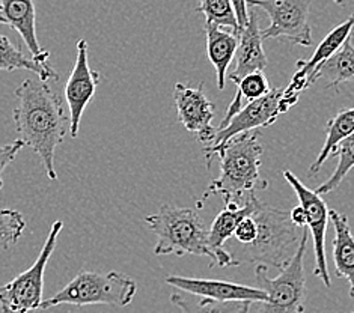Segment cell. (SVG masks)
Masks as SVG:
<instances>
[{
  "label": "cell",
  "instance_id": "9",
  "mask_svg": "<svg viewBox=\"0 0 354 313\" xmlns=\"http://www.w3.org/2000/svg\"><path fill=\"white\" fill-rule=\"evenodd\" d=\"M310 3L312 0H248V6L259 8L268 15V28L261 30L264 39L285 38L303 47L312 46Z\"/></svg>",
  "mask_w": 354,
  "mask_h": 313
},
{
  "label": "cell",
  "instance_id": "4",
  "mask_svg": "<svg viewBox=\"0 0 354 313\" xmlns=\"http://www.w3.org/2000/svg\"><path fill=\"white\" fill-rule=\"evenodd\" d=\"M254 217L258 225L257 238L254 243L244 245V258L255 265L281 269L297 250L301 236L300 227L291 222L290 213L268 207L263 202Z\"/></svg>",
  "mask_w": 354,
  "mask_h": 313
},
{
  "label": "cell",
  "instance_id": "5",
  "mask_svg": "<svg viewBox=\"0 0 354 313\" xmlns=\"http://www.w3.org/2000/svg\"><path fill=\"white\" fill-rule=\"evenodd\" d=\"M136 292V282L122 273L80 272L52 298L43 300L39 310H47L62 304L79 307L92 306V304L125 307L133 301Z\"/></svg>",
  "mask_w": 354,
  "mask_h": 313
},
{
  "label": "cell",
  "instance_id": "18",
  "mask_svg": "<svg viewBox=\"0 0 354 313\" xmlns=\"http://www.w3.org/2000/svg\"><path fill=\"white\" fill-rule=\"evenodd\" d=\"M328 216L335 229V238L332 241L335 272L336 276L348 282L350 297L354 298V235L348 217L336 209H328Z\"/></svg>",
  "mask_w": 354,
  "mask_h": 313
},
{
  "label": "cell",
  "instance_id": "29",
  "mask_svg": "<svg viewBox=\"0 0 354 313\" xmlns=\"http://www.w3.org/2000/svg\"><path fill=\"white\" fill-rule=\"evenodd\" d=\"M257 232H258V225H257V220H255L254 214H252V216L244 217L237 225L234 236L240 244L248 245L250 243H254V240L257 238Z\"/></svg>",
  "mask_w": 354,
  "mask_h": 313
},
{
  "label": "cell",
  "instance_id": "3",
  "mask_svg": "<svg viewBox=\"0 0 354 313\" xmlns=\"http://www.w3.org/2000/svg\"><path fill=\"white\" fill-rule=\"evenodd\" d=\"M145 223L157 236L154 253L165 255L207 256L213 262L208 245V229L196 209L162 205L157 213L145 217Z\"/></svg>",
  "mask_w": 354,
  "mask_h": 313
},
{
  "label": "cell",
  "instance_id": "27",
  "mask_svg": "<svg viewBox=\"0 0 354 313\" xmlns=\"http://www.w3.org/2000/svg\"><path fill=\"white\" fill-rule=\"evenodd\" d=\"M26 229V220L20 211L0 209V249L10 250L20 241Z\"/></svg>",
  "mask_w": 354,
  "mask_h": 313
},
{
  "label": "cell",
  "instance_id": "12",
  "mask_svg": "<svg viewBox=\"0 0 354 313\" xmlns=\"http://www.w3.org/2000/svg\"><path fill=\"white\" fill-rule=\"evenodd\" d=\"M88 52V41L79 39L75 62L64 89V97L70 110V134L73 139L79 136L83 113L94 99L98 84L101 83V74L91 68Z\"/></svg>",
  "mask_w": 354,
  "mask_h": 313
},
{
  "label": "cell",
  "instance_id": "10",
  "mask_svg": "<svg viewBox=\"0 0 354 313\" xmlns=\"http://www.w3.org/2000/svg\"><path fill=\"white\" fill-rule=\"evenodd\" d=\"M354 28V14H351L347 20L338 24L333 30L327 33V37L319 42L315 48L314 55H312L306 61L299 59L297 62V71L292 75V79L288 84V88L283 89L282 98H281V107L285 113L286 110L291 108L297 103L299 95L303 91L308 89L310 84L315 83V75L327 59H330L338 50L342 47L345 39L350 38L351 30Z\"/></svg>",
  "mask_w": 354,
  "mask_h": 313
},
{
  "label": "cell",
  "instance_id": "7",
  "mask_svg": "<svg viewBox=\"0 0 354 313\" xmlns=\"http://www.w3.org/2000/svg\"><path fill=\"white\" fill-rule=\"evenodd\" d=\"M62 229L64 222L62 220H56L47 235L43 249H41L32 267L0 287V295H2L0 304H2L3 313H30L39 309L41 303L44 300L43 292L46 268L56 249L59 235H61Z\"/></svg>",
  "mask_w": 354,
  "mask_h": 313
},
{
  "label": "cell",
  "instance_id": "24",
  "mask_svg": "<svg viewBox=\"0 0 354 313\" xmlns=\"http://www.w3.org/2000/svg\"><path fill=\"white\" fill-rule=\"evenodd\" d=\"M268 91H270V84L264 71H257V73L244 75V77L237 83V94H235V97L232 98L230 107L226 110L223 121L218 126H223L227 121H230L231 116L237 113L243 107L244 101H248L249 103V101L261 98L263 95H266Z\"/></svg>",
  "mask_w": 354,
  "mask_h": 313
},
{
  "label": "cell",
  "instance_id": "14",
  "mask_svg": "<svg viewBox=\"0 0 354 313\" xmlns=\"http://www.w3.org/2000/svg\"><path fill=\"white\" fill-rule=\"evenodd\" d=\"M261 205V200L255 193L249 194L241 205H227L223 211L217 214L214 222L208 229V245L213 253L212 268L214 267H237L241 262L235 259L234 255L225 249V243L232 238L235 227L244 217L252 216Z\"/></svg>",
  "mask_w": 354,
  "mask_h": 313
},
{
  "label": "cell",
  "instance_id": "2",
  "mask_svg": "<svg viewBox=\"0 0 354 313\" xmlns=\"http://www.w3.org/2000/svg\"><path fill=\"white\" fill-rule=\"evenodd\" d=\"M221 163V175L208 185L204 196L198 202V208L214 196H221L227 205H241L249 194L268 187L259 175L263 145L259 143V133L249 131L227 140L217 152Z\"/></svg>",
  "mask_w": 354,
  "mask_h": 313
},
{
  "label": "cell",
  "instance_id": "13",
  "mask_svg": "<svg viewBox=\"0 0 354 313\" xmlns=\"http://www.w3.org/2000/svg\"><path fill=\"white\" fill-rule=\"evenodd\" d=\"M174 99L178 113V121L189 133L195 134L205 146L212 145L216 129L213 126L216 107L204 92V83L198 88L185 83H176L174 88Z\"/></svg>",
  "mask_w": 354,
  "mask_h": 313
},
{
  "label": "cell",
  "instance_id": "6",
  "mask_svg": "<svg viewBox=\"0 0 354 313\" xmlns=\"http://www.w3.org/2000/svg\"><path fill=\"white\" fill-rule=\"evenodd\" d=\"M309 241V229L303 227L297 250L288 264L281 268L276 277H268V268L255 267L258 286L267 292V300L259 303V313H305L306 309V278L305 253Z\"/></svg>",
  "mask_w": 354,
  "mask_h": 313
},
{
  "label": "cell",
  "instance_id": "21",
  "mask_svg": "<svg viewBox=\"0 0 354 313\" xmlns=\"http://www.w3.org/2000/svg\"><path fill=\"white\" fill-rule=\"evenodd\" d=\"M351 133H354V107L341 110L338 115L333 116L332 120L327 122L324 145L322 151H319L315 162L309 167V176L318 173V171L327 160L332 158L336 146L339 145V142H342L345 137H348Z\"/></svg>",
  "mask_w": 354,
  "mask_h": 313
},
{
  "label": "cell",
  "instance_id": "25",
  "mask_svg": "<svg viewBox=\"0 0 354 313\" xmlns=\"http://www.w3.org/2000/svg\"><path fill=\"white\" fill-rule=\"evenodd\" d=\"M332 157H338V164H336L335 172L327 178V181H324L315 190L322 196L338 189L341 182L345 180V176L351 172V169H354V133L339 142Z\"/></svg>",
  "mask_w": 354,
  "mask_h": 313
},
{
  "label": "cell",
  "instance_id": "17",
  "mask_svg": "<svg viewBox=\"0 0 354 313\" xmlns=\"http://www.w3.org/2000/svg\"><path fill=\"white\" fill-rule=\"evenodd\" d=\"M263 33L258 24V17L249 14V23L239 33V47L235 52V68L230 74V80L237 84L244 75L264 71L268 65L263 46Z\"/></svg>",
  "mask_w": 354,
  "mask_h": 313
},
{
  "label": "cell",
  "instance_id": "23",
  "mask_svg": "<svg viewBox=\"0 0 354 313\" xmlns=\"http://www.w3.org/2000/svg\"><path fill=\"white\" fill-rule=\"evenodd\" d=\"M171 301L180 313H240L244 304L243 301H216L184 291L174 292Z\"/></svg>",
  "mask_w": 354,
  "mask_h": 313
},
{
  "label": "cell",
  "instance_id": "32",
  "mask_svg": "<svg viewBox=\"0 0 354 313\" xmlns=\"http://www.w3.org/2000/svg\"><path fill=\"white\" fill-rule=\"evenodd\" d=\"M250 306H252V303H244L240 313H250Z\"/></svg>",
  "mask_w": 354,
  "mask_h": 313
},
{
  "label": "cell",
  "instance_id": "19",
  "mask_svg": "<svg viewBox=\"0 0 354 313\" xmlns=\"http://www.w3.org/2000/svg\"><path fill=\"white\" fill-rule=\"evenodd\" d=\"M207 57L212 62L217 75V88L225 89L226 73L232 64L239 47V35L232 30H225L213 23L205 21Z\"/></svg>",
  "mask_w": 354,
  "mask_h": 313
},
{
  "label": "cell",
  "instance_id": "28",
  "mask_svg": "<svg viewBox=\"0 0 354 313\" xmlns=\"http://www.w3.org/2000/svg\"><path fill=\"white\" fill-rule=\"evenodd\" d=\"M23 148L24 143L20 139H17L12 143H6V145H0V190L3 189V173L6 167L14 162Z\"/></svg>",
  "mask_w": 354,
  "mask_h": 313
},
{
  "label": "cell",
  "instance_id": "1",
  "mask_svg": "<svg viewBox=\"0 0 354 313\" xmlns=\"http://www.w3.org/2000/svg\"><path fill=\"white\" fill-rule=\"evenodd\" d=\"M12 117L17 136L37 152L48 180L57 181L55 154L70 133V117L50 82L24 79L15 89Z\"/></svg>",
  "mask_w": 354,
  "mask_h": 313
},
{
  "label": "cell",
  "instance_id": "16",
  "mask_svg": "<svg viewBox=\"0 0 354 313\" xmlns=\"http://www.w3.org/2000/svg\"><path fill=\"white\" fill-rule=\"evenodd\" d=\"M0 10L8 26L19 32L30 56L35 57L39 64H48L50 52L41 47L37 37L35 0H0Z\"/></svg>",
  "mask_w": 354,
  "mask_h": 313
},
{
  "label": "cell",
  "instance_id": "20",
  "mask_svg": "<svg viewBox=\"0 0 354 313\" xmlns=\"http://www.w3.org/2000/svg\"><path fill=\"white\" fill-rule=\"evenodd\" d=\"M26 70L43 82H55L59 79V74L50 64H39L33 56H28L20 46H17L6 35L0 33V71H19Z\"/></svg>",
  "mask_w": 354,
  "mask_h": 313
},
{
  "label": "cell",
  "instance_id": "22",
  "mask_svg": "<svg viewBox=\"0 0 354 313\" xmlns=\"http://www.w3.org/2000/svg\"><path fill=\"white\" fill-rule=\"evenodd\" d=\"M315 79H326L327 88H338L344 83H354V46L351 38L345 39L338 52L319 66Z\"/></svg>",
  "mask_w": 354,
  "mask_h": 313
},
{
  "label": "cell",
  "instance_id": "15",
  "mask_svg": "<svg viewBox=\"0 0 354 313\" xmlns=\"http://www.w3.org/2000/svg\"><path fill=\"white\" fill-rule=\"evenodd\" d=\"M165 282L184 292L199 295V297L216 301H243L263 303L267 300V292L259 286H246L235 282L212 281V278H195L183 276H167Z\"/></svg>",
  "mask_w": 354,
  "mask_h": 313
},
{
  "label": "cell",
  "instance_id": "35",
  "mask_svg": "<svg viewBox=\"0 0 354 313\" xmlns=\"http://www.w3.org/2000/svg\"><path fill=\"white\" fill-rule=\"evenodd\" d=\"M0 300H2V295H0Z\"/></svg>",
  "mask_w": 354,
  "mask_h": 313
},
{
  "label": "cell",
  "instance_id": "33",
  "mask_svg": "<svg viewBox=\"0 0 354 313\" xmlns=\"http://www.w3.org/2000/svg\"><path fill=\"white\" fill-rule=\"evenodd\" d=\"M0 23H2V24H6V19H5L3 14H2V10H0Z\"/></svg>",
  "mask_w": 354,
  "mask_h": 313
},
{
  "label": "cell",
  "instance_id": "31",
  "mask_svg": "<svg viewBox=\"0 0 354 313\" xmlns=\"http://www.w3.org/2000/svg\"><path fill=\"white\" fill-rule=\"evenodd\" d=\"M290 218H291V222H292L294 225H296L297 227H300V229H303V227H306V225H308L305 208H303L301 205H299V207L291 209Z\"/></svg>",
  "mask_w": 354,
  "mask_h": 313
},
{
  "label": "cell",
  "instance_id": "26",
  "mask_svg": "<svg viewBox=\"0 0 354 313\" xmlns=\"http://www.w3.org/2000/svg\"><path fill=\"white\" fill-rule=\"evenodd\" d=\"M198 2L199 6L196 8V12L204 14L207 23L231 29L239 35L240 29L232 0H198Z\"/></svg>",
  "mask_w": 354,
  "mask_h": 313
},
{
  "label": "cell",
  "instance_id": "34",
  "mask_svg": "<svg viewBox=\"0 0 354 313\" xmlns=\"http://www.w3.org/2000/svg\"><path fill=\"white\" fill-rule=\"evenodd\" d=\"M336 5H345V0H333Z\"/></svg>",
  "mask_w": 354,
  "mask_h": 313
},
{
  "label": "cell",
  "instance_id": "8",
  "mask_svg": "<svg viewBox=\"0 0 354 313\" xmlns=\"http://www.w3.org/2000/svg\"><path fill=\"white\" fill-rule=\"evenodd\" d=\"M282 92L283 89L279 88L270 89L266 95L243 106L223 126H217L213 143L204 148L207 166H212L214 155H217V152L230 139L272 125L283 113L281 107Z\"/></svg>",
  "mask_w": 354,
  "mask_h": 313
},
{
  "label": "cell",
  "instance_id": "30",
  "mask_svg": "<svg viewBox=\"0 0 354 313\" xmlns=\"http://www.w3.org/2000/svg\"><path fill=\"white\" fill-rule=\"evenodd\" d=\"M235 15H237L239 21V29L240 32L248 26L249 23V11H248V0H232Z\"/></svg>",
  "mask_w": 354,
  "mask_h": 313
},
{
  "label": "cell",
  "instance_id": "11",
  "mask_svg": "<svg viewBox=\"0 0 354 313\" xmlns=\"http://www.w3.org/2000/svg\"><path fill=\"white\" fill-rule=\"evenodd\" d=\"M285 181L288 182L292 190L296 191L297 199L300 205L305 208L309 235L314 241V253H315V267L314 274L322 278L326 287H332V281L328 277L327 269V260H326V232H327V222L330 216H328V208L322 194H318L315 190L308 189L299 178L294 175L291 171H283Z\"/></svg>",
  "mask_w": 354,
  "mask_h": 313
}]
</instances>
